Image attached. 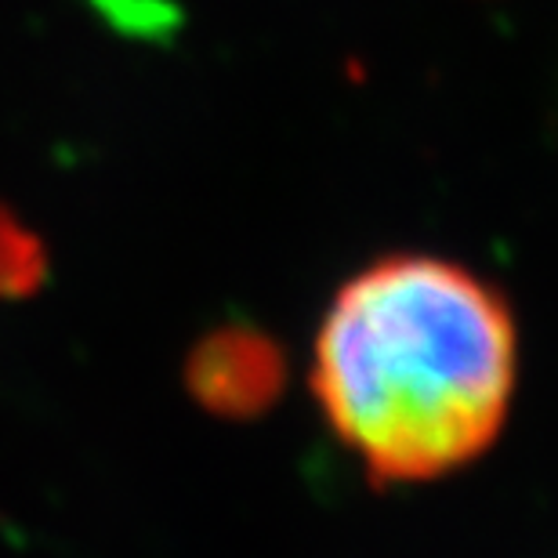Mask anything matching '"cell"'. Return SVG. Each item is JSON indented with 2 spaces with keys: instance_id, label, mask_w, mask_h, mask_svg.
I'll return each mask as SVG.
<instances>
[{
  "instance_id": "obj_1",
  "label": "cell",
  "mask_w": 558,
  "mask_h": 558,
  "mask_svg": "<svg viewBox=\"0 0 558 558\" xmlns=\"http://www.w3.org/2000/svg\"><path fill=\"white\" fill-rule=\"evenodd\" d=\"M519 385V327L500 290L439 254H385L330 298L312 392L374 486L478 461Z\"/></svg>"
},
{
  "instance_id": "obj_2",
  "label": "cell",
  "mask_w": 558,
  "mask_h": 558,
  "mask_svg": "<svg viewBox=\"0 0 558 558\" xmlns=\"http://www.w3.org/2000/svg\"><path fill=\"white\" fill-rule=\"evenodd\" d=\"M189 377H193L199 403L243 417L276 403L283 392L287 363L272 338L247 327H232L199 344Z\"/></svg>"
},
{
  "instance_id": "obj_3",
  "label": "cell",
  "mask_w": 558,
  "mask_h": 558,
  "mask_svg": "<svg viewBox=\"0 0 558 558\" xmlns=\"http://www.w3.org/2000/svg\"><path fill=\"white\" fill-rule=\"evenodd\" d=\"M44 276V254L37 240L19 226L8 210H0V298L26 294Z\"/></svg>"
}]
</instances>
